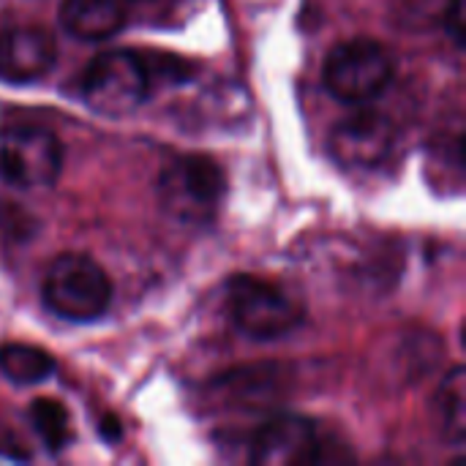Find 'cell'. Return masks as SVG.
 Returning a JSON list of instances; mask_svg holds the SVG:
<instances>
[{"label": "cell", "instance_id": "cell-7", "mask_svg": "<svg viewBox=\"0 0 466 466\" xmlns=\"http://www.w3.org/2000/svg\"><path fill=\"white\" fill-rule=\"evenodd\" d=\"M399 142V128L393 117L380 109L363 106L333 126L330 153L339 164L352 169H377L382 167Z\"/></svg>", "mask_w": 466, "mask_h": 466}, {"label": "cell", "instance_id": "cell-3", "mask_svg": "<svg viewBox=\"0 0 466 466\" xmlns=\"http://www.w3.org/2000/svg\"><path fill=\"white\" fill-rule=\"evenodd\" d=\"M145 57L131 49H109L93 57L82 76L85 104L104 117H128L150 96Z\"/></svg>", "mask_w": 466, "mask_h": 466}, {"label": "cell", "instance_id": "cell-4", "mask_svg": "<svg viewBox=\"0 0 466 466\" xmlns=\"http://www.w3.org/2000/svg\"><path fill=\"white\" fill-rule=\"evenodd\" d=\"M227 311L240 333L273 341L303 322V303L284 287L257 276H235L227 289Z\"/></svg>", "mask_w": 466, "mask_h": 466}, {"label": "cell", "instance_id": "cell-1", "mask_svg": "<svg viewBox=\"0 0 466 466\" xmlns=\"http://www.w3.org/2000/svg\"><path fill=\"white\" fill-rule=\"evenodd\" d=\"M156 191L161 208L175 221L205 227L216 218L224 202L227 177L213 158L202 153H186L164 164V169L158 172Z\"/></svg>", "mask_w": 466, "mask_h": 466}, {"label": "cell", "instance_id": "cell-14", "mask_svg": "<svg viewBox=\"0 0 466 466\" xmlns=\"http://www.w3.org/2000/svg\"><path fill=\"white\" fill-rule=\"evenodd\" d=\"M445 25L448 33L459 46H464V0H448L445 3Z\"/></svg>", "mask_w": 466, "mask_h": 466}, {"label": "cell", "instance_id": "cell-15", "mask_svg": "<svg viewBox=\"0 0 466 466\" xmlns=\"http://www.w3.org/2000/svg\"><path fill=\"white\" fill-rule=\"evenodd\" d=\"M101 431H104V440H106V442H117V440H120V420H115L112 415H106Z\"/></svg>", "mask_w": 466, "mask_h": 466}, {"label": "cell", "instance_id": "cell-10", "mask_svg": "<svg viewBox=\"0 0 466 466\" xmlns=\"http://www.w3.org/2000/svg\"><path fill=\"white\" fill-rule=\"evenodd\" d=\"M126 0H63L60 25L79 41H104L126 25Z\"/></svg>", "mask_w": 466, "mask_h": 466}, {"label": "cell", "instance_id": "cell-12", "mask_svg": "<svg viewBox=\"0 0 466 466\" xmlns=\"http://www.w3.org/2000/svg\"><path fill=\"white\" fill-rule=\"evenodd\" d=\"M434 418H437V426L442 429L445 440H451L453 445H461L464 442L466 377L461 366H456L445 377V382L440 385V390L434 396Z\"/></svg>", "mask_w": 466, "mask_h": 466}, {"label": "cell", "instance_id": "cell-11", "mask_svg": "<svg viewBox=\"0 0 466 466\" xmlns=\"http://www.w3.org/2000/svg\"><path fill=\"white\" fill-rule=\"evenodd\" d=\"M55 371V358L35 347L11 341L0 347V374L14 385H38Z\"/></svg>", "mask_w": 466, "mask_h": 466}, {"label": "cell", "instance_id": "cell-9", "mask_svg": "<svg viewBox=\"0 0 466 466\" xmlns=\"http://www.w3.org/2000/svg\"><path fill=\"white\" fill-rule=\"evenodd\" d=\"M55 41L33 25L0 30V76L8 82H33L55 66Z\"/></svg>", "mask_w": 466, "mask_h": 466}, {"label": "cell", "instance_id": "cell-8", "mask_svg": "<svg viewBox=\"0 0 466 466\" xmlns=\"http://www.w3.org/2000/svg\"><path fill=\"white\" fill-rule=\"evenodd\" d=\"M319 456L317 426L300 415H276L262 423L251 442V461L259 466H306Z\"/></svg>", "mask_w": 466, "mask_h": 466}, {"label": "cell", "instance_id": "cell-2", "mask_svg": "<svg viewBox=\"0 0 466 466\" xmlns=\"http://www.w3.org/2000/svg\"><path fill=\"white\" fill-rule=\"evenodd\" d=\"M41 298L66 322H96L112 303V281L96 259L68 251L46 268Z\"/></svg>", "mask_w": 466, "mask_h": 466}, {"label": "cell", "instance_id": "cell-5", "mask_svg": "<svg viewBox=\"0 0 466 466\" xmlns=\"http://www.w3.org/2000/svg\"><path fill=\"white\" fill-rule=\"evenodd\" d=\"M393 57L374 38H350L330 49L322 82L328 93L344 104L363 106L374 101L393 79Z\"/></svg>", "mask_w": 466, "mask_h": 466}, {"label": "cell", "instance_id": "cell-13", "mask_svg": "<svg viewBox=\"0 0 466 466\" xmlns=\"http://www.w3.org/2000/svg\"><path fill=\"white\" fill-rule=\"evenodd\" d=\"M27 418L46 451L57 453L71 442V415L57 399H35Z\"/></svg>", "mask_w": 466, "mask_h": 466}, {"label": "cell", "instance_id": "cell-6", "mask_svg": "<svg viewBox=\"0 0 466 466\" xmlns=\"http://www.w3.org/2000/svg\"><path fill=\"white\" fill-rule=\"evenodd\" d=\"M63 145L38 126H16L0 137V175L16 188H44L60 177Z\"/></svg>", "mask_w": 466, "mask_h": 466}]
</instances>
